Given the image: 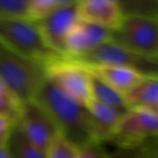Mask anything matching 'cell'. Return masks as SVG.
I'll list each match as a JSON object with an SVG mask.
<instances>
[{"mask_svg": "<svg viewBox=\"0 0 158 158\" xmlns=\"http://www.w3.org/2000/svg\"><path fill=\"white\" fill-rule=\"evenodd\" d=\"M52 117L58 131L77 146L97 141L95 126L87 108L64 94L52 81L46 80L35 97Z\"/></svg>", "mask_w": 158, "mask_h": 158, "instance_id": "1", "label": "cell"}, {"mask_svg": "<svg viewBox=\"0 0 158 158\" xmlns=\"http://www.w3.org/2000/svg\"><path fill=\"white\" fill-rule=\"evenodd\" d=\"M0 43L44 66L64 57L48 48L37 22L32 19H0Z\"/></svg>", "mask_w": 158, "mask_h": 158, "instance_id": "2", "label": "cell"}, {"mask_svg": "<svg viewBox=\"0 0 158 158\" xmlns=\"http://www.w3.org/2000/svg\"><path fill=\"white\" fill-rule=\"evenodd\" d=\"M0 80L22 102L31 100L48 80L45 66L0 43Z\"/></svg>", "mask_w": 158, "mask_h": 158, "instance_id": "3", "label": "cell"}, {"mask_svg": "<svg viewBox=\"0 0 158 158\" xmlns=\"http://www.w3.org/2000/svg\"><path fill=\"white\" fill-rule=\"evenodd\" d=\"M83 66H119L132 69L144 77H158V60L137 54L111 40L77 56H64Z\"/></svg>", "mask_w": 158, "mask_h": 158, "instance_id": "4", "label": "cell"}, {"mask_svg": "<svg viewBox=\"0 0 158 158\" xmlns=\"http://www.w3.org/2000/svg\"><path fill=\"white\" fill-rule=\"evenodd\" d=\"M110 40L131 52L157 59L158 19L126 16L116 29L111 30Z\"/></svg>", "mask_w": 158, "mask_h": 158, "instance_id": "5", "label": "cell"}, {"mask_svg": "<svg viewBox=\"0 0 158 158\" xmlns=\"http://www.w3.org/2000/svg\"><path fill=\"white\" fill-rule=\"evenodd\" d=\"M158 137V113L151 108L130 109L109 139L122 148H141Z\"/></svg>", "mask_w": 158, "mask_h": 158, "instance_id": "6", "label": "cell"}, {"mask_svg": "<svg viewBox=\"0 0 158 158\" xmlns=\"http://www.w3.org/2000/svg\"><path fill=\"white\" fill-rule=\"evenodd\" d=\"M45 69L48 79L82 106H87L93 100L92 75L83 66L64 56L48 64Z\"/></svg>", "mask_w": 158, "mask_h": 158, "instance_id": "7", "label": "cell"}, {"mask_svg": "<svg viewBox=\"0 0 158 158\" xmlns=\"http://www.w3.org/2000/svg\"><path fill=\"white\" fill-rule=\"evenodd\" d=\"M35 21L48 48L57 54L66 56V39L71 29L79 22L77 0L57 6L43 17Z\"/></svg>", "mask_w": 158, "mask_h": 158, "instance_id": "8", "label": "cell"}, {"mask_svg": "<svg viewBox=\"0 0 158 158\" xmlns=\"http://www.w3.org/2000/svg\"><path fill=\"white\" fill-rule=\"evenodd\" d=\"M17 124L26 137L44 151L60 135L50 114L35 99L23 102Z\"/></svg>", "mask_w": 158, "mask_h": 158, "instance_id": "9", "label": "cell"}, {"mask_svg": "<svg viewBox=\"0 0 158 158\" xmlns=\"http://www.w3.org/2000/svg\"><path fill=\"white\" fill-rule=\"evenodd\" d=\"M111 30L88 22L80 21L66 39V56H77L98 48L110 40Z\"/></svg>", "mask_w": 158, "mask_h": 158, "instance_id": "10", "label": "cell"}, {"mask_svg": "<svg viewBox=\"0 0 158 158\" xmlns=\"http://www.w3.org/2000/svg\"><path fill=\"white\" fill-rule=\"evenodd\" d=\"M77 14L80 21L110 30L116 29L124 19L119 9L111 0H77Z\"/></svg>", "mask_w": 158, "mask_h": 158, "instance_id": "11", "label": "cell"}, {"mask_svg": "<svg viewBox=\"0 0 158 158\" xmlns=\"http://www.w3.org/2000/svg\"><path fill=\"white\" fill-rule=\"evenodd\" d=\"M83 66V64H81ZM89 73L125 95L144 79V75L132 69L119 66H83Z\"/></svg>", "mask_w": 158, "mask_h": 158, "instance_id": "12", "label": "cell"}, {"mask_svg": "<svg viewBox=\"0 0 158 158\" xmlns=\"http://www.w3.org/2000/svg\"><path fill=\"white\" fill-rule=\"evenodd\" d=\"M92 116L95 126L97 141H109L111 135L116 129L119 121L125 114H122L118 111L93 99L86 106Z\"/></svg>", "mask_w": 158, "mask_h": 158, "instance_id": "13", "label": "cell"}, {"mask_svg": "<svg viewBox=\"0 0 158 158\" xmlns=\"http://www.w3.org/2000/svg\"><path fill=\"white\" fill-rule=\"evenodd\" d=\"M129 109L151 108L158 101V77H145L124 95Z\"/></svg>", "mask_w": 158, "mask_h": 158, "instance_id": "14", "label": "cell"}, {"mask_svg": "<svg viewBox=\"0 0 158 158\" xmlns=\"http://www.w3.org/2000/svg\"><path fill=\"white\" fill-rule=\"evenodd\" d=\"M6 150L11 158H46L45 151L33 144L17 123L12 129Z\"/></svg>", "mask_w": 158, "mask_h": 158, "instance_id": "15", "label": "cell"}, {"mask_svg": "<svg viewBox=\"0 0 158 158\" xmlns=\"http://www.w3.org/2000/svg\"><path fill=\"white\" fill-rule=\"evenodd\" d=\"M92 92L93 99L118 111L122 114H126L130 109L127 106L124 95L117 92L109 84H106L101 79L92 74Z\"/></svg>", "mask_w": 158, "mask_h": 158, "instance_id": "16", "label": "cell"}, {"mask_svg": "<svg viewBox=\"0 0 158 158\" xmlns=\"http://www.w3.org/2000/svg\"><path fill=\"white\" fill-rule=\"evenodd\" d=\"M119 9L124 17L146 16L157 19L153 0H111Z\"/></svg>", "mask_w": 158, "mask_h": 158, "instance_id": "17", "label": "cell"}, {"mask_svg": "<svg viewBox=\"0 0 158 158\" xmlns=\"http://www.w3.org/2000/svg\"><path fill=\"white\" fill-rule=\"evenodd\" d=\"M80 148L61 135H58L45 150L46 158H77Z\"/></svg>", "mask_w": 158, "mask_h": 158, "instance_id": "18", "label": "cell"}, {"mask_svg": "<svg viewBox=\"0 0 158 158\" xmlns=\"http://www.w3.org/2000/svg\"><path fill=\"white\" fill-rule=\"evenodd\" d=\"M23 102L9 89L0 92V117H3L12 123L19 122Z\"/></svg>", "mask_w": 158, "mask_h": 158, "instance_id": "19", "label": "cell"}, {"mask_svg": "<svg viewBox=\"0 0 158 158\" xmlns=\"http://www.w3.org/2000/svg\"><path fill=\"white\" fill-rule=\"evenodd\" d=\"M31 19L29 0H0V19Z\"/></svg>", "mask_w": 158, "mask_h": 158, "instance_id": "20", "label": "cell"}, {"mask_svg": "<svg viewBox=\"0 0 158 158\" xmlns=\"http://www.w3.org/2000/svg\"><path fill=\"white\" fill-rule=\"evenodd\" d=\"M77 0H29V14L32 19H39L57 6L74 2Z\"/></svg>", "mask_w": 158, "mask_h": 158, "instance_id": "21", "label": "cell"}, {"mask_svg": "<svg viewBox=\"0 0 158 158\" xmlns=\"http://www.w3.org/2000/svg\"><path fill=\"white\" fill-rule=\"evenodd\" d=\"M77 158H110L106 148L99 141H92L81 146Z\"/></svg>", "mask_w": 158, "mask_h": 158, "instance_id": "22", "label": "cell"}, {"mask_svg": "<svg viewBox=\"0 0 158 158\" xmlns=\"http://www.w3.org/2000/svg\"><path fill=\"white\" fill-rule=\"evenodd\" d=\"M15 124L3 117H0V148H6L11 132Z\"/></svg>", "mask_w": 158, "mask_h": 158, "instance_id": "23", "label": "cell"}, {"mask_svg": "<svg viewBox=\"0 0 158 158\" xmlns=\"http://www.w3.org/2000/svg\"><path fill=\"white\" fill-rule=\"evenodd\" d=\"M139 158H158V137L141 146Z\"/></svg>", "mask_w": 158, "mask_h": 158, "instance_id": "24", "label": "cell"}, {"mask_svg": "<svg viewBox=\"0 0 158 158\" xmlns=\"http://www.w3.org/2000/svg\"><path fill=\"white\" fill-rule=\"evenodd\" d=\"M0 158H11L6 148H0Z\"/></svg>", "mask_w": 158, "mask_h": 158, "instance_id": "25", "label": "cell"}, {"mask_svg": "<svg viewBox=\"0 0 158 158\" xmlns=\"http://www.w3.org/2000/svg\"><path fill=\"white\" fill-rule=\"evenodd\" d=\"M153 2H154L155 11H156V15H157V19H158V0H153Z\"/></svg>", "mask_w": 158, "mask_h": 158, "instance_id": "26", "label": "cell"}, {"mask_svg": "<svg viewBox=\"0 0 158 158\" xmlns=\"http://www.w3.org/2000/svg\"><path fill=\"white\" fill-rule=\"evenodd\" d=\"M153 110H154V111H156V112L158 113V101L156 102V104H155V106H153Z\"/></svg>", "mask_w": 158, "mask_h": 158, "instance_id": "27", "label": "cell"}, {"mask_svg": "<svg viewBox=\"0 0 158 158\" xmlns=\"http://www.w3.org/2000/svg\"><path fill=\"white\" fill-rule=\"evenodd\" d=\"M157 59H158V54H157Z\"/></svg>", "mask_w": 158, "mask_h": 158, "instance_id": "28", "label": "cell"}]
</instances>
